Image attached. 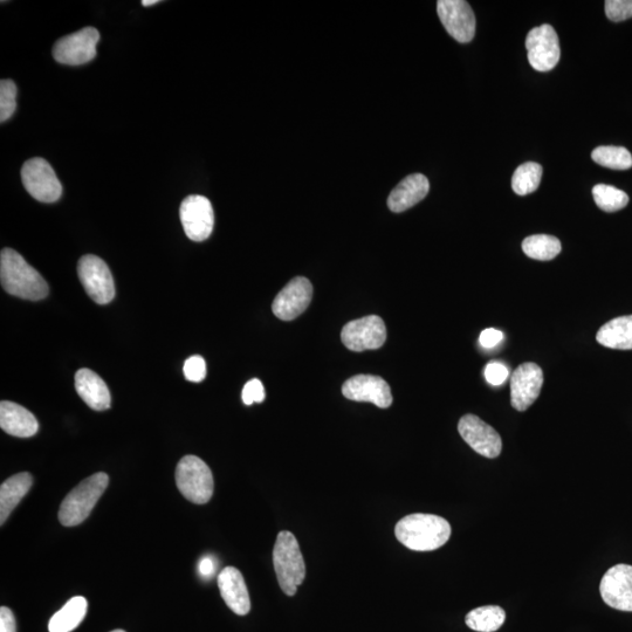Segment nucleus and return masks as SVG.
<instances>
[{"instance_id":"6e6552de","label":"nucleus","mask_w":632,"mask_h":632,"mask_svg":"<svg viewBox=\"0 0 632 632\" xmlns=\"http://www.w3.org/2000/svg\"><path fill=\"white\" fill-rule=\"evenodd\" d=\"M527 57L530 65L538 72L552 71L558 65L561 48L554 27L544 24L531 30L526 38Z\"/></svg>"},{"instance_id":"ddd939ff","label":"nucleus","mask_w":632,"mask_h":632,"mask_svg":"<svg viewBox=\"0 0 632 632\" xmlns=\"http://www.w3.org/2000/svg\"><path fill=\"white\" fill-rule=\"evenodd\" d=\"M458 431L471 448L486 458H497L503 450V441L491 425L474 415H465L460 419Z\"/></svg>"},{"instance_id":"c9c22d12","label":"nucleus","mask_w":632,"mask_h":632,"mask_svg":"<svg viewBox=\"0 0 632 632\" xmlns=\"http://www.w3.org/2000/svg\"><path fill=\"white\" fill-rule=\"evenodd\" d=\"M16 618L9 608H0V632H16Z\"/></svg>"},{"instance_id":"f704fd0d","label":"nucleus","mask_w":632,"mask_h":632,"mask_svg":"<svg viewBox=\"0 0 632 632\" xmlns=\"http://www.w3.org/2000/svg\"><path fill=\"white\" fill-rule=\"evenodd\" d=\"M503 340L504 334L494 328L485 329L479 336L480 345L487 349L498 346Z\"/></svg>"},{"instance_id":"4c0bfd02","label":"nucleus","mask_w":632,"mask_h":632,"mask_svg":"<svg viewBox=\"0 0 632 632\" xmlns=\"http://www.w3.org/2000/svg\"><path fill=\"white\" fill-rule=\"evenodd\" d=\"M158 2V0H144V2H142L143 6H153L156 5Z\"/></svg>"},{"instance_id":"f8f14e48","label":"nucleus","mask_w":632,"mask_h":632,"mask_svg":"<svg viewBox=\"0 0 632 632\" xmlns=\"http://www.w3.org/2000/svg\"><path fill=\"white\" fill-rule=\"evenodd\" d=\"M437 12L453 39L462 44L470 43L476 34V16L469 3L464 0H439Z\"/></svg>"},{"instance_id":"e433bc0d","label":"nucleus","mask_w":632,"mask_h":632,"mask_svg":"<svg viewBox=\"0 0 632 632\" xmlns=\"http://www.w3.org/2000/svg\"><path fill=\"white\" fill-rule=\"evenodd\" d=\"M199 573L204 577H210L215 573V562L211 558H204L199 563Z\"/></svg>"},{"instance_id":"58836bf2","label":"nucleus","mask_w":632,"mask_h":632,"mask_svg":"<svg viewBox=\"0 0 632 632\" xmlns=\"http://www.w3.org/2000/svg\"><path fill=\"white\" fill-rule=\"evenodd\" d=\"M112 632H126V631H125V630L118 629V630H114V631H112Z\"/></svg>"},{"instance_id":"b1692460","label":"nucleus","mask_w":632,"mask_h":632,"mask_svg":"<svg viewBox=\"0 0 632 632\" xmlns=\"http://www.w3.org/2000/svg\"><path fill=\"white\" fill-rule=\"evenodd\" d=\"M88 603L85 597L75 596L68 601L48 624L50 632H71L77 629L87 614Z\"/></svg>"},{"instance_id":"7ed1b4c3","label":"nucleus","mask_w":632,"mask_h":632,"mask_svg":"<svg viewBox=\"0 0 632 632\" xmlns=\"http://www.w3.org/2000/svg\"><path fill=\"white\" fill-rule=\"evenodd\" d=\"M273 565L278 582L287 596H294L306 577L304 556L291 532H280L273 549Z\"/></svg>"},{"instance_id":"6ab92c4d","label":"nucleus","mask_w":632,"mask_h":632,"mask_svg":"<svg viewBox=\"0 0 632 632\" xmlns=\"http://www.w3.org/2000/svg\"><path fill=\"white\" fill-rule=\"evenodd\" d=\"M429 191L430 183L427 177L422 174L409 175L390 192L388 208L400 214L423 201Z\"/></svg>"},{"instance_id":"f257e3e1","label":"nucleus","mask_w":632,"mask_h":632,"mask_svg":"<svg viewBox=\"0 0 632 632\" xmlns=\"http://www.w3.org/2000/svg\"><path fill=\"white\" fill-rule=\"evenodd\" d=\"M395 534L402 545L416 552L441 548L451 537L448 521L434 514H410L397 522Z\"/></svg>"},{"instance_id":"20e7f679","label":"nucleus","mask_w":632,"mask_h":632,"mask_svg":"<svg viewBox=\"0 0 632 632\" xmlns=\"http://www.w3.org/2000/svg\"><path fill=\"white\" fill-rule=\"evenodd\" d=\"M109 484L106 473L93 474L81 482L61 503L59 521L65 527H74L82 524L92 513L96 503Z\"/></svg>"},{"instance_id":"cd10ccee","label":"nucleus","mask_w":632,"mask_h":632,"mask_svg":"<svg viewBox=\"0 0 632 632\" xmlns=\"http://www.w3.org/2000/svg\"><path fill=\"white\" fill-rule=\"evenodd\" d=\"M593 161L599 166L613 170H628L632 167V156L623 147H599L593 151Z\"/></svg>"},{"instance_id":"2eb2a0df","label":"nucleus","mask_w":632,"mask_h":632,"mask_svg":"<svg viewBox=\"0 0 632 632\" xmlns=\"http://www.w3.org/2000/svg\"><path fill=\"white\" fill-rule=\"evenodd\" d=\"M313 286L304 277L290 281L273 301L272 311L278 319L291 321L297 319L311 304Z\"/></svg>"},{"instance_id":"393cba45","label":"nucleus","mask_w":632,"mask_h":632,"mask_svg":"<svg viewBox=\"0 0 632 632\" xmlns=\"http://www.w3.org/2000/svg\"><path fill=\"white\" fill-rule=\"evenodd\" d=\"M506 621V613L498 606H485L473 609L467 614V627L478 632H496Z\"/></svg>"},{"instance_id":"f3484780","label":"nucleus","mask_w":632,"mask_h":632,"mask_svg":"<svg viewBox=\"0 0 632 632\" xmlns=\"http://www.w3.org/2000/svg\"><path fill=\"white\" fill-rule=\"evenodd\" d=\"M601 596L609 607L632 611V566L617 565L603 576Z\"/></svg>"},{"instance_id":"c85d7f7f","label":"nucleus","mask_w":632,"mask_h":632,"mask_svg":"<svg viewBox=\"0 0 632 632\" xmlns=\"http://www.w3.org/2000/svg\"><path fill=\"white\" fill-rule=\"evenodd\" d=\"M597 206L606 212H616L629 204V196L624 191L607 184H597L593 189Z\"/></svg>"},{"instance_id":"1a4fd4ad","label":"nucleus","mask_w":632,"mask_h":632,"mask_svg":"<svg viewBox=\"0 0 632 632\" xmlns=\"http://www.w3.org/2000/svg\"><path fill=\"white\" fill-rule=\"evenodd\" d=\"M99 40L98 30L94 27H85V29L58 40L53 48V57L59 64L85 65L96 57V45H98Z\"/></svg>"},{"instance_id":"4be33fe9","label":"nucleus","mask_w":632,"mask_h":632,"mask_svg":"<svg viewBox=\"0 0 632 632\" xmlns=\"http://www.w3.org/2000/svg\"><path fill=\"white\" fill-rule=\"evenodd\" d=\"M33 478L30 473L22 472L6 479L0 487V524L4 525L10 514L30 491Z\"/></svg>"},{"instance_id":"dca6fc26","label":"nucleus","mask_w":632,"mask_h":632,"mask_svg":"<svg viewBox=\"0 0 632 632\" xmlns=\"http://www.w3.org/2000/svg\"><path fill=\"white\" fill-rule=\"evenodd\" d=\"M342 394L348 400L373 403L387 409L393 404V395L388 383L379 376L357 375L343 384Z\"/></svg>"},{"instance_id":"bb28decb","label":"nucleus","mask_w":632,"mask_h":632,"mask_svg":"<svg viewBox=\"0 0 632 632\" xmlns=\"http://www.w3.org/2000/svg\"><path fill=\"white\" fill-rule=\"evenodd\" d=\"M542 167L538 163L527 162L521 164L514 171L512 189L519 196H526L537 191L542 178Z\"/></svg>"},{"instance_id":"f03ea898","label":"nucleus","mask_w":632,"mask_h":632,"mask_svg":"<svg viewBox=\"0 0 632 632\" xmlns=\"http://www.w3.org/2000/svg\"><path fill=\"white\" fill-rule=\"evenodd\" d=\"M0 280L6 292L20 299L38 301L48 295L45 279L12 249H4L0 254Z\"/></svg>"},{"instance_id":"412c9836","label":"nucleus","mask_w":632,"mask_h":632,"mask_svg":"<svg viewBox=\"0 0 632 632\" xmlns=\"http://www.w3.org/2000/svg\"><path fill=\"white\" fill-rule=\"evenodd\" d=\"M0 428L6 434L19 438H29L37 434L39 424L32 412L17 403H0Z\"/></svg>"},{"instance_id":"aec40b11","label":"nucleus","mask_w":632,"mask_h":632,"mask_svg":"<svg viewBox=\"0 0 632 632\" xmlns=\"http://www.w3.org/2000/svg\"><path fill=\"white\" fill-rule=\"evenodd\" d=\"M75 389L89 408L103 411L111 408V393L105 381L91 369H80L75 374Z\"/></svg>"},{"instance_id":"5701e85b","label":"nucleus","mask_w":632,"mask_h":632,"mask_svg":"<svg viewBox=\"0 0 632 632\" xmlns=\"http://www.w3.org/2000/svg\"><path fill=\"white\" fill-rule=\"evenodd\" d=\"M596 340L607 348L632 349V315L620 316L607 322L597 332Z\"/></svg>"},{"instance_id":"423d86ee","label":"nucleus","mask_w":632,"mask_h":632,"mask_svg":"<svg viewBox=\"0 0 632 632\" xmlns=\"http://www.w3.org/2000/svg\"><path fill=\"white\" fill-rule=\"evenodd\" d=\"M22 180L29 194L43 203H54L63 195V187L51 164L44 158H32L22 168Z\"/></svg>"},{"instance_id":"9b49d317","label":"nucleus","mask_w":632,"mask_h":632,"mask_svg":"<svg viewBox=\"0 0 632 632\" xmlns=\"http://www.w3.org/2000/svg\"><path fill=\"white\" fill-rule=\"evenodd\" d=\"M185 235L194 242H204L214 231V208L208 198L191 195L184 199L180 209Z\"/></svg>"},{"instance_id":"473e14b6","label":"nucleus","mask_w":632,"mask_h":632,"mask_svg":"<svg viewBox=\"0 0 632 632\" xmlns=\"http://www.w3.org/2000/svg\"><path fill=\"white\" fill-rule=\"evenodd\" d=\"M266 394L263 383L259 380L254 379L245 384L243 389V402L246 405H252L253 403H263L265 400Z\"/></svg>"},{"instance_id":"0eeeda50","label":"nucleus","mask_w":632,"mask_h":632,"mask_svg":"<svg viewBox=\"0 0 632 632\" xmlns=\"http://www.w3.org/2000/svg\"><path fill=\"white\" fill-rule=\"evenodd\" d=\"M82 286L96 304L107 305L115 297V284L111 270L101 258L87 254L78 264Z\"/></svg>"},{"instance_id":"c756f323","label":"nucleus","mask_w":632,"mask_h":632,"mask_svg":"<svg viewBox=\"0 0 632 632\" xmlns=\"http://www.w3.org/2000/svg\"><path fill=\"white\" fill-rule=\"evenodd\" d=\"M17 86L11 80L0 81V121H8L17 108Z\"/></svg>"},{"instance_id":"a878e982","label":"nucleus","mask_w":632,"mask_h":632,"mask_svg":"<svg viewBox=\"0 0 632 632\" xmlns=\"http://www.w3.org/2000/svg\"><path fill=\"white\" fill-rule=\"evenodd\" d=\"M522 250H524L527 257L548 261L559 256L562 245L560 240L554 236L535 235L527 237L522 242Z\"/></svg>"},{"instance_id":"72a5a7b5","label":"nucleus","mask_w":632,"mask_h":632,"mask_svg":"<svg viewBox=\"0 0 632 632\" xmlns=\"http://www.w3.org/2000/svg\"><path fill=\"white\" fill-rule=\"evenodd\" d=\"M508 374H510V372H508V368L505 364L497 361L490 362L485 368L486 381L492 384V386L498 387L504 384Z\"/></svg>"},{"instance_id":"2f4dec72","label":"nucleus","mask_w":632,"mask_h":632,"mask_svg":"<svg viewBox=\"0 0 632 632\" xmlns=\"http://www.w3.org/2000/svg\"><path fill=\"white\" fill-rule=\"evenodd\" d=\"M183 372L185 379L190 382H202L206 376V363L202 356H191L185 361Z\"/></svg>"},{"instance_id":"a211bd4d","label":"nucleus","mask_w":632,"mask_h":632,"mask_svg":"<svg viewBox=\"0 0 632 632\" xmlns=\"http://www.w3.org/2000/svg\"><path fill=\"white\" fill-rule=\"evenodd\" d=\"M218 587L221 590L226 606L233 613L245 616L250 613L251 601L249 589L246 587L244 576L235 567H226L218 576Z\"/></svg>"},{"instance_id":"7c9ffc66","label":"nucleus","mask_w":632,"mask_h":632,"mask_svg":"<svg viewBox=\"0 0 632 632\" xmlns=\"http://www.w3.org/2000/svg\"><path fill=\"white\" fill-rule=\"evenodd\" d=\"M606 15L615 23L632 18V0H607Z\"/></svg>"},{"instance_id":"39448f33","label":"nucleus","mask_w":632,"mask_h":632,"mask_svg":"<svg viewBox=\"0 0 632 632\" xmlns=\"http://www.w3.org/2000/svg\"><path fill=\"white\" fill-rule=\"evenodd\" d=\"M176 484L185 499L197 505L209 503L214 494V476L204 460L185 456L176 467Z\"/></svg>"},{"instance_id":"9d476101","label":"nucleus","mask_w":632,"mask_h":632,"mask_svg":"<svg viewBox=\"0 0 632 632\" xmlns=\"http://www.w3.org/2000/svg\"><path fill=\"white\" fill-rule=\"evenodd\" d=\"M341 340L353 352L379 349L387 340V328L380 316L369 315L348 322L342 329Z\"/></svg>"},{"instance_id":"4468645a","label":"nucleus","mask_w":632,"mask_h":632,"mask_svg":"<svg viewBox=\"0 0 632 632\" xmlns=\"http://www.w3.org/2000/svg\"><path fill=\"white\" fill-rule=\"evenodd\" d=\"M544 386V373L538 364L528 362L514 370L511 379V403L518 411H526L538 400Z\"/></svg>"}]
</instances>
